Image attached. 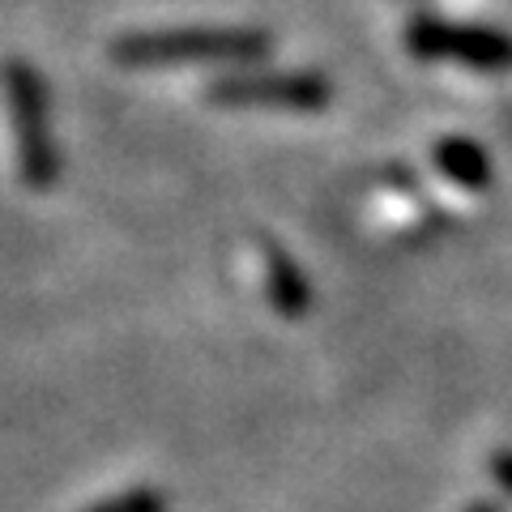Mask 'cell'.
Listing matches in <instances>:
<instances>
[{
    "instance_id": "cell-1",
    "label": "cell",
    "mask_w": 512,
    "mask_h": 512,
    "mask_svg": "<svg viewBox=\"0 0 512 512\" xmlns=\"http://www.w3.org/2000/svg\"><path fill=\"white\" fill-rule=\"evenodd\" d=\"M269 39L256 30H180V35H141L124 39L116 56L128 64H167V60H252L265 56Z\"/></svg>"
},
{
    "instance_id": "cell-3",
    "label": "cell",
    "mask_w": 512,
    "mask_h": 512,
    "mask_svg": "<svg viewBox=\"0 0 512 512\" xmlns=\"http://www.w3.org/2000/svg\"><path fill=\"white\" fill-rule=\"evenodd\" d=\"M410 47L419 56L461 60V64H474V69H508V64H512V39L495 35V30L419 22L410 30Z\"/></svg>"
},
{
    "instance_id": "cell-5",
    "label": "cell",
    "mask_w": 512,
    "mask_h": 512,
    "mask_svg": "<svg viewBox=\"0 0 512 512\" xmlns=\"http://www.w3.org/2000/svg\"><path fill=\"white\" fill-rule=\"evenodd\" d=\"M436 158H440V167L453 175V180H461V184H487V154L478 146H470V141H461V137L444 141V146L436 150Z\"/></svg>"
},
{
    "instance_id": "cell-4",
    "label": "cell",
    "mask_w": 512,
    "mask_h": 512,
    "mask_svg": "<svg viewBox=\"0 0 512 512\" xmlns=\"http://www.w3.org/2000/svg\"><path fill=\"white\" fill-rule=\"evenodd\" d=\"M39 86L26 73H18V107H22V141H26V171L30 180H52V150L43 137V107H39Z\"/></svg>"
},
{
    "instance_id": "cell-2",
    "label": "cell",
    "mask_w": 512,
    "mask_h": 512,
    "mask_svg": "<svg viewBox=\"0 0 512 512\" xmlns=\"http://www.w3.org/2000/svg\"><path fill=\"white\" fill-rule=\"evenodd\" d=\"M214 99L222 107H282V111H320L329 103V82L312 73H286V77H235L218 82Z\"/></svg>"
}]
</instances>
